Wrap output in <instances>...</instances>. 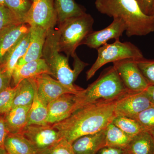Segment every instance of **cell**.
Segmentation results:
<instances>
[{
	"instance_id": "1",
	"label": "cell",
	"mask_w": 154,
	"mask_h": 154,
	"mask_svg": "<svg viewBox=\"0 0 154 154\" xmlns=\"http://www.w3.org/2000/svg\"><path fill=\"white\" fill-rule=\"evenodd\" d=\"M116 101L89 104L75 110L63 121L52 125L62 138L70 143L79 138L105 129L116 116Z\"/></svg>"
},
{
	"instance_id": "2",
	"label": "cell",
	"mask_w": 154,
	"mask_h": 154,
	"mask_svg": "<svg viewBox=\"0 0 154 154\" xmlns=\"http://www.w3.org/2000/svg\"><path fill=\"white\" fill-rule=\"evenodd\" d=\"M95 4L101 14L121 19L128 37L145 36L154 32V17L145 14L137 0H96Z\"/></svg>"
},
{
	"instance_id": "3",
	"label": "cell",
	"mask_w": 154,
	"mask_h": 154,
	"mask_svg": "<svg viewBox=\"0 0 154 154\" xmlns=\"http://www.w3.org/2000/svg\"><path fill=\"white\" fill-rule=\"evenodd\" d=\"M60 53L57 48L56 30H50L43 48L42 58L49 67L51 75L78 94L83 89L75 85L74 82L88 64L81 60L76 54L73 57L72 69L69 65V57Z\"/></svg>"
},
{
	"instance_id": "4",
	"label": "cell",
	"mask_w": 154,
	"mask_h": 154,
	"mask_svg": "<svg viewBox=\"0 0 154 154\" xmlns=\"http://www.w3.org/2000/svg\"><path fill=\"white\" fill-rule=\"evenodd\" d=\"M128 92L114 66L109 67L95 82L76 94L75 110L89 104L116 101Z\"/></svg>"
},
{
	"instance_id": "5",
	"label": "cell",
	"mask_w": 154,
	"mask_h": 154,
	"mask_svg": "<svg viewBox=\"0 0 154 154\" xmlns=\"http://www.w3.org/2000/svg\"><path fill=\"white\" fill-rule=\"evenodd\" d=\"M94 20L91 14H85L67 19L57 29V46L60 52L73 58L77 48L93 31Z\"/></svg>"
},
{
	"instance_id": "6",
	"label": "cell",
	"mask_w": 154,
	"mask_h": 154,
	"mask_svg": "<svg viewBox=\"0 0 154 154\" xmlns=\"http://www.w3.org/2000/svg\"><path fill=\"white\" fill-rule=\"evenodd\" d=\"M98 57L94 63L86 73V79H91L97 71L106 64L118 61L144 57L140 50L134 44L128 42H121L115 40L112 44L106 43L97 49Z\"/></svg>"
},
{
	"instance_id": "7",
	"label": "cell",
	"mask_w": 154,
	"mask_h": 154,
	"mask_svg": "<svg viewBox=\"0 0 154 154\" xmlns=\"http://www.w3.org/2000/svg\"><path fill=\"white\" fill-rule=\"evenodd\" d=\"M23 23L48 31L54 29L57 18L54 0H33Z\"/></svg>"
},
{
	"instance_id": "8",
	"label": "cell",
	"mask_w": 154,
	"mask_h": 154,
	"mask_svg": "<svg viewBox=\"0 0 154 154\" xmlns=\"http://www.w3.org/2000/svg\"><path fill=\"white\" fill-rule=\"evenodd\" d=\"M39 154L49 149L62 139L52 125H29L22 133Z\"/></svg>"
},
{
	"instance_id": "9",
	"label": "cell",
	"mask_w": 154,
	"mask_h": 154,
	"mask_svg": "<svg viewBox=\"0 0 154 154\" xmlns=\"http://www.w3.org/2000/svg\"><path fill=\"white\" fill-rule=\"evenodd\" d=\"M113 66L125 86L129 91H145L149 85L137 66L135 60L126 59L113 63Z\"/></svg>"
},
{
	"instance_id": "10",
	"label": "cell",
	"mask_w": 154,
	"mask_h": 154,
	"mask_svg": "<svg viewBox=\"0 0 154 154\" xmlns=\"http://www.w3.org/2000/svg\"><path fill=\"white\" fill-rule=\"evenodd\" d=\"M152 105L146 91H129L116 101L114 110L116 116H125L134 119L139 113Z\"/></svg>"
},
{
	"instance_id": "11",
	"label": "cell",
	"mask_w": 154,
	"mask_h": 154,
	"mask_svg": "<svg viewBox=\"0 0 154 154\" xmlns=\"http://www.w3.org/2000/svg\"><path fill=\"white\" fill-rule=\"evenodd\" d=\"M125 30L126 26L124 22L119 18H113V22L106 28L98 31H93L88 34L82 45L97 49L107 43L110 39L119 40Z\"/></svg>"
},
{
	"instance_id": "12",
	"label": "cell",
	"mask_w": 154,
	"mask_h": 154,
	"mask_svg": "<svg viewBox=\"0 0 154 154\" xmlns=\"http://www.w3.org/2000/svg\"><path fill=\"white\" fill-rule=\"evenodd\" d=\"M76 94H63L48 104V125L63 121L75 110Z\"/></svg>"
},
{
	"instance_id": "13",
	"label": "cell",
	"mask_w": 154,
	"mask_h": 154,
	"mask_svg": "<svg viewBox=\"0 0 154 154\" xmlns=\"http://www.w3.org/2000/svg\"><path fill=\"white\" fill-rule=\"evenodd\" d=\"M36 85L37 94L40 99L48 104L58 97L66 94H75L51 75L43 73L33 78Z\"/></svg>"
},
{
	"instance_id": "14",
	"label": "cell",
	"mask_w": 154,
	"mask_h": 154,
	"mask_svg": "<svg viewBox=\"0 0 154 154\" xmlns=\"http://www.w3.org/2000/svg\"><path fill=\"white\" fill-rule=\"evenodd\" d=\"M43 73L51 75L49 67L43 58L22 65H17L12 73L11 86L16 87L22 80L34 78Z\"/></svg>"
},
{
	"instance_id": "15",
	"label": "cell",
	"mask_w": 154,
	"mask_h": 154,
	"mask_svg": "<svg viewBox=\"0 0 154 154\" xmlns=\"http://www.w3.org/2000/svg\"><path fill=\"white\" fill-rule=\"evenodd\" d=\"M30 26L21 23L6 28L0 32V66L4 58L22 36L30 31Z\"/></svg>"
},
{
	"instance_id": "16",
	"label": "cell",
	"mask_w": 154,
	"mask_h": 154,
	"mask_svg": "<svg viewBox=\"0 0 154 154\" xmlns=\"http://www.w3.org/2000/svg\"><path fill=\"white\" fill-rule=\"evenodd\" d=\"M30 42L26 54L18 61L17 65L42 58V52L47 37V30L38 27H30Z\"/></svg>"
},
{
	"instance_id": "17",
	"label": "cell",
	"mask_w": 154,
	"mask_h": 154,
	"mask_svg": "<svg viewBox=\"0 0 154 154\" xmlns=\"http://www.w3.org/2000/svg\"><path fill=\"white\" fill-rule=\"evenodd\" d=\"M105 145V129L82 137L72 143L75 154H96Z\"/></svg>"
},
{
	"instance_id": "18",
	"label": "cell",
	"mask_w": 154,
	"mask_h": 154,
	"mask_svg": "<svg viewBox=\"0 0 154 154\" xmlns=\"http://www.w3.org/2000/svg\"><path fill=\"white\" fill-rule=\"evenodd\" d=\"M30 107L31 105L13 107L4 115L5 122L9 133H22L28 125Z\"/></svg>"
},
{
	"instance_id": "19",
	"label": "cell",
	"mask_w": 154,
	"mask_h": 154,
	"mask_svg": "<svg viewBox=\"0 0 154 154\" xmlns=\"http://www.w3.org/2000/svg\"><path fill=\"white\" fill-rule=\"evenodd\" d=\"M30 36V31L22 36L5 57L0 66L12 76L13 70L18 61L25 55L28 50Z\"/></svg>"
},
{
	"instance_id": "20",
	"label": "cell",
	"mask_w": 154,
	"mask_h": 154,
	"mask_svg": "<svg viewBox=\"0 0 154 154\" xmlns=\"http://www.w3.org/2000/svg\"><path fill=\"white\" fill-rule=\"evenodd\" d=\"M5 149L7 154H37L33 145L22 133H9Z\"/></svg>"
},
{
	"instance_id": "21",
	"label": "cell",
	"mask_w": 154,
	"mask_h": 154,
	"mask_svg": "<svg viewBox=\"0 0 154 154\" xmlns=\"http://www.w3.org/2000/svg\"><path fill=\"white\" fill-rule=\"evenodd\" d=\"M36 85L33 78L22 80L17 86L12 108L17 106H30L33 103Z\"/></svg>"
},
{
	"instance_id": "22",
	"label": "cell",
	"mask_w": 154,
	"mask_h": 154,
	"mask_svg": "<svg viewBox=\"0 0 154 154\" xmlns=\"http://www.w3.org/2000/svg\"><path fill=\"white\" fill-rule=\"evenodd\" d=\"M127 154H154V142L150 132L144 130L134 137L125 149Z\"/></svg>"
},
{
	"instance_id": "23",
	"label": "cell",
	"mask_w": 154,
	"mask_h": 154,
	"mask_svg": "<svg viewBox=\"0 0 154 154\" xmlns=\"http://www.w3.org/2000/svg\"><path fill=\"white\" fill-rule=\"evenodd\" d=\"M54 3L58 25L67 19L86 13L85 10L74 0H54Z\"/></svg>"
},
{
	"instance_id": "24",
	"label": "cell",
	"mask_w": 154,
	"mask_h": 154,
	"mask_svg": "<svg viewBox=\"0 0 154 154\" xmlns=\"http://www.w3.org/2000/svg\"><path fill=\"white\" fill-rule=\"evenodd\" d=\"M47 104L40 99L36 88L33 103L28 113L27 126L29 125H48Z\"/></svg>"
},
{
	"instance_id": "25",
	"label": "cell",
	"mask_w": 154,
	"mask_h": 154,
	"mask_svg": "<svg viewBox=\"0 0 154 154\" xmlns=\"http://www.w3.org/2000/svg\"><path fill=\"white\" fill-rule=\"evenodd\" d=\"M132 138L112 122L105 128V146L125 149Z\"/></svg>"
},
{
	"instance_id": "26",
	"label": "cell",
	"mask_w": 154,
	"mask_h": 154,
	"mask_svg": "<svg viewBox=\"0 0 154 154\" xmlns=\"http://www.w3.org/2000/svg\"><path fill=\"white\" fill-rule=\"evenodd\" d=\"M112 122L131 138L144 130L135 119L129 117L116 116Z\"/></svg>"
},
{
	"instance_id": "27",
	"label": "cell",
	"mask_w": 154,
	"mask_h": 154,
	"mask_svg": "<svg viewBox=\"0 0 154 154\" xmlns=\"http://www.w3.org/2000/svg\"><path fill=\"white\" fill-rule=\"evenodd\" d=\"M5 6L17 17L21 23L31 7L32 2L30 0H5Z\"/></svg>"
},
{
	"instance_id": "28",
	"label": "cell",
	"mask_w": 154,
	"mask_h": 154,
	"mask_svg": "<svg viewBox=\"0 0 154 154\" xmlns=\"http://www.w3.org/2000/svg\"><path fill=\"white\" fill-rule=\"evenodd\" d=\"M134 119L145 131L149 132L154 131V105L142 111Z\"/></svg>"
},
{
	"instance_id": "29",
	"label": "cell",
	"mask_w": 154,
	"mask_h": 154,
	"mask_svg": "<svg viewBox=\"0 0 154 154\" xmlns=\"http://www.w3.org/2000/svg\"><path fill=\"white\" fill-rule=\"evenodd\" d=\"M135 60L149 86H154V60L143 57Z\"/></svg>"
},
{
	"instance_id": "30",
	"label": "cell",
	"mask_w": 154,
	"mask_h": 154,
	"mask_svg": "<svg viewBox=\"0 0 154 154\" xmlns=\"http://www.w3.org/2000/svg\"><path fill=\"white\" fill-rule=\"evenodd\" d=\"M17 86H11L0 94V115H4L12 109Z\"/></svg>"
},
{
	"instance_id": "31",
	"label": "cell",
	"mask_w": 154,
	"mask_h": 154,
	"mask_svg": "<svg viewBox=\"0 0 154 154\" xmlns=\"http://www.w3.org/2000/svg\"><path fill=\"white\" fill-rule=\"evenodd\" d=\"M21 23L7 6L0 5V32L9 27Z\"/></svg>"
},
{
	"instance_id": "32",
	"label": "cell",
	"mask_w": 154,
	"mask_h": 154,
	"mask_svg": "<svg viewBox=\"0 0 154 154\" xmlns=\"http://www.w3.org/2000/svg\"><path fill=\"white\" fill-rule=\"evenodd\" d=\"M39 154H75L72 144L62 138L49 149Z\"/></svg>"
},
{
	"instance_id": "33",
	"label": "cell",
	"mask_w": 154,
	"mask_h": 154,
	"mask_svg": "<svg viewBox=\"0 0 154 154\" xmlns=\"http://www.w3.org/2000/svg\"><path fill=\"white\" fill-rule=\"evenodd\" d=\"M12 75L0 66V94L11 86Z\"/></svg>"
},
{
	"instance_id": "34",
	"label": "cell",
	"mask_w": 154,
	"mask_h": 154,
	"mask_svg": "<svg viewBox=\"0 0 154 154\" xmlns=\"http://www.w3.org/2000/svg\"><path fill=\"white\" fill-rule=\"evenodd\" d=\"M9 133L5 122L4 115H0V149H5V141Z\"/></svg>"
},
{
	"instance_id": "35",
	"label": "cell",
	"mask_w": 154,
	"mask_h": 154,
	"mask_svg": "<svg viewBox=\"0 0 154 154\" xmlns=\"http://www.w3.org/2000/svg\"><path fill=\"white\" fill-rule=\"evenodd\" d=\"M96 154H127L125 149L105 146L100 149Z\"/></svg>"
},
{
	"instance_id": "36",
	"label": "cell",
	"mask_w": 154,
	"mask_h": 154,
	"mask_svg": "<svg viewBox=\"0 0 154 154\" xmlns=\"http://www.w3.org/2000/svg\"><path fill=\"white\" fill-rule=\"evenodd\" d=\"M141 9L145 14L148 15L149 11L150 8L152 0H137Z\"/></svg>"
},
{
	"instance_id": "37",
	"label": "cell",
	"mask_w": 154,
	"mask_h": 154,
	"mask_svg": "<svg viewBox=\"0 0 154 154\" xmlns=\"http://www.w3.org/2000/svg\"><path fill=\"white\" fill-rule=\"evenodd\" d=\"M146 92L152 104L154 105V86H149Z\"/></svg>"
},
{
	"instance_id": "38",
	"label": "cell",
	"mask_w": 154,
	"mask_h": 154,
	"mask_svg": "<svg viewBox=\"0 0 154 154\" xmlns=\"http://www.w3.org/2000/svg\"><path fill=\"white\" fill-rule=\"evenodd\" d=\"M148 15L154 17V0H152V1L149 11Z\"/></svg>"
},
{
	"instance_id": "39",
	"label": "cell",
	"mask_w": 154,
	"mask_h": 154,
	"mask_svg": "<svg viewBox=\"0 0 154 154\" xmlns=\"http://www.w3.org/2000/svg\"><path fill=\"white\" fill-rule=\"evenodd\" d=\"M0 154H7L5 149H0Z\"/></svg>"
},
{
	"instance_id": "40",
	"label": "cell",
	"mask_w": 154,
	"mask_h": 154,
	"mask_svg": "<svg viewBox=\"0 0 154 154\" xmlns=\"http://www.w3.org/2000/svg\"><path fill=\"white\" fill-rule=\"evenodd\" d=\"M0 5H3L5 6V0H0Z\"/></svg>"
},
{
	"instance_id": "41",
	"label": "cell",
	"mask_w": 154,
	"mask_h": 154,
	"mask_svg": "<svg viewBox=\"0 0 154 154\" xmlns=\"http://www.w3.org/2000/svg\"><path fill=\"white\" fill-rule=\"evenodd\" d=\"M152 136L154 142V131H153V132H150Z\"/></svg>"
},
{
	"instance_id": "42",
	"label": "cell",
	"mask_w": 154,
	"mask_h": 154,
	"mask_svg": "<svg viewBox=\"0 0 154 154\" xmlns=\"http://www.w3.org/2000/svg\"><path fill=\"white\" fill-rule=\"evenodd\" d=\"M30 1H31V2H32H32H33V0H30Z\"/></svg>"
}]
</instances>
